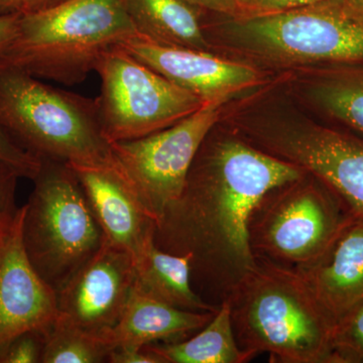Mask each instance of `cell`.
<instances>
[{
	"label": "cell",
	"mask_w": 363,
	"mask_h": 363,
	"mask_svg": "<svg viewBox=\"0 0 363 363\" xmlns=\"http://www.w3.org/2000/svg\"><path fill=\"white\" fill-rule=\"evenodd\" d=\"M0 162L13 169L21 178L33 180L40 169V157L30 154L0 128Z\"/></svg>",
	"instance_id": "cb8c5ba5"
},
{
	"label": "cell",
	"mask_w": 363,
	"mask_h": 363,
	"mask_svg": "<svg viewBox=\"0 0 363 363\" xmlns=\"http://www.w3.org/2000/svg\"><path fill=\"white\" fill-rule=\"evenodd\" d=\"M346 1L358 11H363V0H346Z\"/></svg>",
	"instance_id": "d6a6232c"
},
{
	"label": "cell",
	"mask_w": 363,
	"mask_h": 363,
	"mask_svg": "<svg viewBox=\"0 0 363 363\" xmlns=\"http://www.w3.org/2000/svg\"><path fill=\"white\" fill-rule=\"evenodd\" d=\"M64 1H67V0H30L26 13L49 9V7L57 6V4H62Z\"/></svg>",
	"instance_id": "4dcf8cb0"
},
{
	"label": "cell",
	"mask_w": 363,
	"mask_h": 363,
	"mask_svg": "<svg viewBox=\"0 0 363 363\" xmlns=\"http://www.w3.org/2000/svg\"><path fill=\"white\" fill-rule=\"evenodd\" d=\"M351 217L338 196L305 171L260 198L248 220V241L255 259L298 271L324 255Z\"/></svg>",
	"instance_id": "8992f818"
},
{
	"label": "cell",
	"mask_w": 363,
	"mask_h": 363,
	"mask_svg": "<svg viewBox=\"0 0 363 363\" xmlns=\"http://www.w3.org/2000/svg\"><path fill=\"white\" fill-rule=\"evenodd\" d=\"M334 327L363 307V219L352 216L324 255L298 269Z\"/></svg>",
	"instance_id": "9a60e30c"
},
{
	"label": "cell",
	"mask_w": 363,
	"mask_h": 363,
	"mask_svg": "<svg viewBox=\"0 0 363 363\" xmlns=\"http://www.w3.org/2000/svg\"><path fill=\"white\" fill-rule=\"evenodd\" d=\"M201 11L228 14L236 18L238 16V0H185Z\"/></svg>",
	"instance_id": "f1b7e54d"
},
{
	"label": "cell",
	"mask_w": 363,
	"mask_h": 363,
	"mask_svg": "<svg viewBox=\"0 0 363 363\" xmlns=\"http://www.w3.org/2000/svg\"><path fill=\"white\" fill-rule=\"evenodd\" d=\"M333 363H363V307L336 326Z\"/></svg>",
	"instance_id": "7402d4cb"
},
{
	"label": "cell",
	"mask_w": 363,
	"mask_h": 363,
	"mask_svg": "<svg viewBox=\"0 0 363 363\" xmlns=\"http://www.w3.org/2000/svg\"><path fill=\"white\" fill-rule=\"evenodd\" d=\"M138 35L157 44L211 52L201 9L185 0H126Z\"/></svg>",
	"instance_id": "ac0fdd59"
},
{
	"label": "cell",
	"mask_w": 363,
	"mask_h": 363,
	"mask_svg": "<svg viewBox=\"0 0 363 363\" xmlns=\"http://www.w3.org/2000/svg\"><path fill=\"white\" fill-rule=\"evenodd\" d=\"M44 346V332H25L11 339L0 350V363L42 362Z\"/></svg>",
	"instance_id": "603a6c76"
},
{
	"label": "cell",
	"mask_w": 363,
	"mask_h": 363,
	"mask_svg": "<svg viewBox=\"0 0 363 363\" xmlns=\"http://www.w3.org/2000/svg\"><path fill=\"white\" fill-rule=\"evenodd\" d=\"M213 130V128H212ZM305 171L238 138L208 133L178 198L156 223L155 243L191 257L195 292L218 308L257 264L248 220L267 191Z\"/></svg>",
	"instance_id": "6da1fadb"
},
{
	"label": "cell",
	"mask_w": 363,
	"mask_h": 363,
	"mask_svg": "<svg viewBox=\"0 0 363 363\" xmlns=\"http://www.w3.org/2000/svg\"><path fill=\"white\" fill-rule=\"evenodd\" d=\"M111 347L99 337L57 318L45 333L43 363L107 362Z\"/></svg>",
	"instance_id": "44dd1931"
},
{
	"label": "cell",
	"mask_w": 363,
	"mask_h": 363,
	"mask_svg": "<svg viewBox=\"0 0 363 363\" xmlns=\"http://www.w3.org/2000/svg\"><path fill=\"white\" fill-rule=\"evenodd\" d=\"M95 72L101 80L95 100L109 143L164 130L206 104L118 45L105 52Z\"/></svg>",
	"instance_id": "ba28073f"
},
{
	"label": "cell",
	"mask_w": 363,
	"mask_h": 363,
	"mask_svg": "<svg viewBox=\"0 0 363 363\" xmlns=\"http://www.w3.org/2000/svg\"><path fill=\"white\" fill-rule=\"evenodd\" d=\"M118 47L205 104L226 102L259 82V73L252 66L212 52L160 45L138 35Z\"/></svg>",
	"instance_id": "4fadbf2b"
},
{
	"label": "cell",
	"mask_w": 363,
	"mask_h": 363,
	"mask_svg": "<svg viewBox=\"0 0 363 363\" xmlns=\"http://www.w3.org/2000/svg\"><path fill=\"white\" fill-rule=\"evenodd\" d=\"M135 286L150 297L185 311L215 312L192 285L191 257L175 255L157 247L155 238L133 257Z\"/></svg>",
	"instance_id": "e0dca14e"
},
{
	"label": "cell",
	"mask_w": 363,
	"mask_h": 363,
	"mask_svg": "<svg viewBox=\"0 0 363 363\" xmlns=\"http://www.w3.org/2000/svg\"><path fill=\"white\" fill-rule=\"evenodd\" d=\"M0 128L38 157L69 164H114L96 100L0 65Z\"/></svg>",
	"instance_id": "277c9868"
},
{
	"label": "cell",
	"mask_w": 363,
	"mask_h": 363,
	"mask_svg": "<svg viewBox=\"0 0 363 363\" xmlns=\"http://www.w3.org/2000/svg\"><path fill=\"white\" fill-rule=\"evenodd\" d=\"M11 223H13V222H11ZM11 223L9 224V225H0V247H1L2 242H4V238H6L7 231H9Z\"/></svg>",
	"instance_id": "1f68e13d"
},
{
	"label": "cell",
	"mask_w": 363,
	"mask_h": 363,
	"mask_svg": "<svg viewBox=\"0 0 363 363\" xmlns=\"http://www.w3.org/2000/svg\"><path fill=\"white\" fill-rule=\"evenodd\" d=\"M259 149L316 176L363 219V136L335 126H295L257 135Z\"/></svg>",
	"instance_id": "30bf717a"
},
{
	"label": "cell",
	"mask_w": 363,
	"mask_h": 363,
	"mask_svg": "<svg viewBox=\"0 0 363 363\" xmlns=\"http://www.w3.org/2000/svg\"><path fill=\"white\" fill-rule=\"evenodd\" d=\"M75 171L104 242L135 257L155 238L156 222L114 164H70Z\"/></svg>",
	"instance_id": "5bb4252c"
},
{
	"label": "cell",
	"mask_w": 363,
	"mask_h": 363,
	"mask_svg": "<svg viewBox=\"0 0 363 363\" xmlns=\"http://www.w3.org/2000/svg\"><path fill=\"white\" fill-rule=\"evenodd\" d=\"M21 14L0 16V55L13 43L18 35Z\"/></svg>",
	"instance_id": "83f0119b"
},
{
	"label": "cell",
	"mask_w": 363,
	"mask_h": 363,
	"mask_svg": "<svg viewBox=\"0 0 363 363\" xmlns=\"http://www.w3.org/2000/svg\"><path fill=\"white\" fill-rule=\"evenodd\" d=\"M310 75V95L335 128L363 136V63L318 65Z\"/></svg>",
	"instance_id": "d6986e66"
},
{
	"label": "cell",
	"mask_w": 363,
	"mask_h": 363,
	"mask_svg": "<svg viewBox=\"0 0 363 363\" xmlns=\"http://www.w3.org/2000/svg\"><path fill=\"white\" fill-rule=\"evenodd\" d=\"M319 1L321 0H238V16L234 20L285 13Z\"/></svg>",
	"instance_id": "d4e9b609"
},
{
	"label": "cell",
	"mask_w": 363,
	"mask_h": 363,
	"mask_svg": "<svg viewBox=\"0 0 363 363\" xmlns=\"http://www.w3.org/2000/svg\"><path fill=\"white\" fill-rule=\"evenodd\" d=\"M233 35L242 49L277 65L363 63V11L346 0L234 20Z\"/></svg>",
	"instance_id": "52a82bcc"
},
{
	"label": "cell",
	"mask_w": 363,
	"mask_h": 363,
	"mask_svg": "<svg viewBox=\"0 0 363 363\" xmlns=\"http://www.w3.org/2000/svg\"><path fill=\"white\" fill-rule=\"evenodd\" d=\"M224 104L209 102L164 130L111 143L117 169L156 223L181 195L196 155L220 121Z\"/></svg>",
	"instance_id": "9c48e42d"
},
{
	"label": "cell",
	"mask_w": 363,
	"mask_h": 363,
	"mask_svg": "<svg viewBox=\"0 0 363 363\" xmlns=\"http://www.w3.org/2000/svg\"><path fill=\"white\" fill-rule=\"evenodd\" d=\"M145 350L162 363H245L234 335L227 301L219 306L211 321L190 337L177 342L152 343Z\"/></svg>",
	"instance_id": "ffe728a7"
},
{
	"label": "cell",
	"mask_w": 363,
	"mask_h": 363,
	"mask_svg": "<svg viewBox=\"0 0 363 363\" xmlns=\"http://www.w3.org/2000/svg\"><path fill=\"white\" fill-rule=\"evenodd\" d=\"M30 0H0V16L26 13Z\"/></svg>",
	"instance_id": "f546056e"
},
{
	"label": "cell",
	"mask_w": 363,
	"mask_h": 363,
	"mask_svg": "<svg viewBox=\"0 0 363 363\" xmlns=\"http://www.w3.org/2000/svg\"><path fill=\"white\" fill-rule=\"evenodd\" d=\"M133 285L130 253L104 242L57 292V318L102 338L121 319Z\"/></svg>",
	"instance_id": "8fae6325"
},
{
	"label": "cell",
	"mask_w": 363,
	"mask_h": 363,
	"mask_svg": "<svg viewBox=\"0 0 363 363\" xmlns=\"http://www.w3.org/2000/svg\"><path fill=\"white\" fill-rule=\"evenodd\" d=\"M18 208L0 247V350L25 332H47L58 317L57 292L40 278L23 240Z\"/></svg>",
	"instance_id": "7c38bea8"
},
{
	"label": "cell",
	"mask_w": 363,
	"mask_h": 363,
	"mask_svg": "<svg viewBox=\"0 0 363 363\" xmlns=\"http://www.w3.org/2000/svg\"><path fill=\"white\" fill-rule=\"evenodd\" d=\"M226 301L248 362L267 353L274 363H333L335 327L295 269L257 259Z\"/></svg>",
	"instance_id": "7a4b0ae2"
},
{
	"label": "cell",
	"mask_w": 363,
	"mask_h": 363,
	"mask_svg": "<svg viewBox=\"0 0 363 363\" xmlns=\"http://www.w3.org/2000/svg\"><path fill=\"white\" fill-rule=\"evenodd\" d=\"M20 178L13 169L0 162V225H9L18 212L16 193Z\"/></svg>",
	"instance_id": "484cf974"
},
{
	"label": "cell",
	"mask_w": 363,
	"mask_h": 363,
	"mask_svg": "<svg viewBox=\"0 0 363 363\" xmlns=\"http://www.w3.org/2000/svg\"><path fill=\"white\" fill-rule=\"evenodd\" d=\"M215 313L172 307L133 285L121 319L102 339L111 350L118 346L145 347L152 343L177 342L201 330Z\"/></svg>",
	"instance_id": "2e32d148"
},
{
	"label": "cell",
	"mask_w": 363,
	"mask_h": 363,
	"mask_svg": "<svg viewBox=\"0 0 363 363\" xmlns=\"http://www.w3.org/2000/svg\"><path fill=\"white\" fill-rule=\"evenodd\" d=\"M111 363H162L161 360L149 352L145 347L138 346H118L109 353L108 360Z\"/></svg>",
	"instance_id": "4316f807"
},
{
	"label": "cell",
	"mask_w": 363,
	"mask_h": 363,
	"mask_svg": "<svg viewBox=\"0 0 363 363\" xmlns=\"http://www.w3.org/2000/svg\"><path fill=\"white\" fill-rule=\"evenodd\" d=\"M138 35L126 0H67L21 13L0 65L76 85L95 72L105 52Z\"/></svg>",
	"instance_id": "3957f363"
},
{
	"label": "cell",
	"mask_w": 363,
	"mask_h": 363,
	"mask_svg": "<svg viewBox=\"0 0 363 363\" xmlns=\"http://www.w3.org/2000/svg\"><path fill=\"white\" fill-rule=\"evenodd\" d=\"M40 161L25 205L23 240L35 271L58 292L101 248L104 236L70 164Z\"/></svg>",
	"instance_id": "5b68a950"
}]
</instances>
